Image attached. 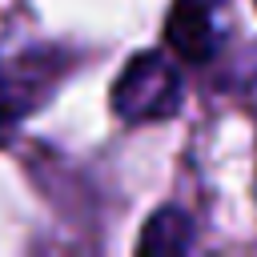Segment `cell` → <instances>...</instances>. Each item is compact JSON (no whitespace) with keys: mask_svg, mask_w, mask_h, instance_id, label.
<instances>
[{"mask_svg":"<svg viewBox=\"0 0 257 257\" xmlns=\"http://www.w3.org/2000/svg\"><path fill=\"white\" fill-rule=\"evenodd\" d=\"M185 100V84H181V68L169 52L161 48H149V52H137L116 84H112V112L124 120V124H153V120H169L177 116Z\"/></svg>","mask_w":257,"mask_h":257,"instance_id":"6da1fadb","label":"cell"},{"mask_svg":"<svg viewBox=\"0 0 257 257\" xmlns=\"http://www.w3.org/2000/svg\"><path fill=\"white\" fill-rule=\"evenodd\" d=\"M165 40L185 64H213L225 44V0H173Z\"/></svg>","mask_w":257,"mask_h":257,"instance_id":"7a4b0ae2","label":"cell"},{"mask_svg":"<svg viewBox=\"0 0 257 257\" xmlns=\"http://www.w3.org/2000/svg\"><path fill=\"white\" fill-rule=\"evenodd\" d=\"M52 88V64L32 60L20 68H0V145L12 141V133L36 112L44 92Z\"/></svg>","mask_w":257,"mask_h":257,"instance_id":"3957f363","label":"cell"},{"mask_svg":"<svg viewBox=\"0 0 257 257\" xmlns=\"http://www.w3.org/2000/svg\"><path fill=\"white\" fill-rule=\"evenodd\" d=\"M193 245V221L181 209H161L149 217L137 249L141 253H185Z\"/></svg>","mask_w":257,"mask_h":257,"instance_id":"277c9868","label":"cell"},{"mask_svg":"<svg viewBox=\"0 0 257 257\" xmlns=\"http://www.w3.org/2000/svg\"><path fill=\"white\" fill-rule=\"evenodd\" d=\"M249 112H253V120H257V76H253V84H249Z\"/></svg>","mask_w":257,"mask_h":257,"instance_id":"5b68a950","label":"cell"}]
</instances>
